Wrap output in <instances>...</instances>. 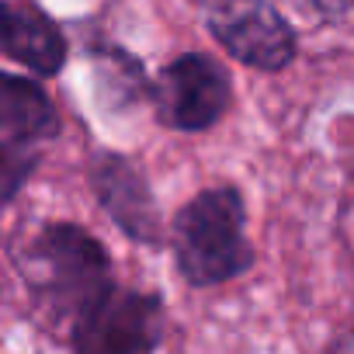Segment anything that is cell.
Instances as JSON below:
<instances>
[{
    "instance_id": "1",
    "label": "cell",
    "mask_w": 354,
    "mask_h": 354,
    "mask_svg": "<svg viewBox=\"0 0 354 354\" xmlns=\"http://www.w3.org/2000/svg\"><path fill=\"white\" fill-rule=\"evenodd\" d=\"M21 274L53 323L77 326L111 288L108 254L80 226H46L21 261Z\"/></svg>"
},
{
    "instance_id": "2",
    "label": "cell",
    "mask_w": 354,
    "mask_h": 354,
    "mask_svg": "<svg viewBox=\"0 0 354 354\" xmlns=\"http://www.w3.org/2000/svg\"><path fill=\"white\" fill-rule=\"evenodd\" d=\"M174 254L181 274L205 288L243 274L254 261L243 230V198L233 188L202 192L174 223Z\"/></svg>"
},
{
    "instance_id": "3",
    "label": "cell",
    "mask_w": 354,
    "mask_h": 354,
    "mask_svg": "<svg viewBox=\"0 0 354 354\" xmlns=\"http://www.w3.org/2000/svg\"><path fill=\"white\" fill-rule=\"evenodd\" d=\"M209 32L230 56L254 70H281L295 56V35L268 0H216L209 11Z\"/></svg>"
},
{
    "instance_id": "4",
    "label": "cell",
    "mask_w": 354,
    "mask_h": 354,
    "mask_svg": "<svg viewBox=\"0 0 354 354\" xmlns=\"http://www.w3.org/2000/svg\"><path fill=\"white\" fill-rule=\"evenodd\" d=\"M163 333V309L153 295L108 288L73 326L80 351H153Z\"/></svg>"
},
{
    "instance_id": "5",
    "label": "cell",
    "mask_w": 354,
    "mask_h": 354,
    "mask_svg": "<svg viewBox=\"0 0 354 354\" xmlns=\"http://www.w3.org/2000/svg\"><path fill=\"white\" fill-rule=\"evenodd\" d=\"M226 104H230V77L216 59L202 53L174 59L160 73V111L174 129L202 132L223 118Z\"/></svg>"
},
{
    "instance_id": "6",
    "label": "cell",
    "mask_w": 354,
    "mask_h": 354,
    "mask_svg": "<svg viewBox=\"0 0 354 354\" xmlns=\"http://www.w3.org/2000/svg\"><path fill=\"white\" fill-rule=\"evenodd\" d=\"M91 181L97 192V202L111 212V219L136 240L156 243L160 240V216L156 202L149 195V185L142 170L118 156V153H101L91 167Z\"/></svg>"
},
{
    "instance_id": "7",
    "label": "cell",
    "mask_w": 354,
    "mask_h": 354,
    "mask_svg": "<svg viewBox=\"0 0 354 354\" xmlns=\"http://www.w3.org/2000/svg\"><path fill=\"white\" fill-rule=\"evenodd\" d=\"M0 49L39 77H53L66 63V39L42 11L0 0Z\"/></svg>"
},
{
    "instance_id": "8",
    "label": "cell",
    "mask_w": 354,
    "mask_h": 354,
    "mask_svg": "<svg viewBox=\"0 0 354 354\" xmlns=\"http://www.w3.org/2000/svg\"><path fill=\"white\" fill-rule=\"evenodd\" d=\"M56 129H59L56 108L39 84L0 73V136L35 146L42 139H53Z\"/></svg>"
},
{
    "instance_id": "9",
    "label": "cell",
    "mask_w": 354,
    "mask_h": 354,
    "mask_svg": "<svg viewBox=\"0 0 354 354\" xmlns=\"http://www.w3.org/2000/svg\"><path fill=\"white\" fill-rule=\"evenodd\" d=\"M35 167V149L0 136V198H11Z\"/></svg>"
}]
</instances>
